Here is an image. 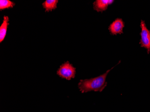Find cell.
Instances as JSON below:
<instances>
[{
	"label": "cell",
	"mask_w": 150,
	"mask_h": 112,
	"mask_svg": "<svg viewBox=\"0 0 150 112\" xmlns=\"http://www.w3.org/2000/svg\"><path fill=\"white\" fill-rule=\"evenodd\" d=\"M114 67L108 70V71L95 78L81 80L78 83V88L82 93H86L91 91L102 92L108 85L106 78L108 73Z\"/></svg>",
	"instance_id": "1"
},
{
	"label": "cell",
	"mask_w": 150,
	"mask_h": 112,
	"mask_svg": "<svg viewBox=\"0 0 150 112\" xmlns=\"http://www.w3.org/2000/svg\"><path fill=\"white\" fill-rule=\"evenodd\" d=\"M76 69L72 64L67 61L60 66L57 70V74L61 78L70 80L75 77Z\"/></svg>",
	"instance_id": "2"
},
{
	"label": "cell",
	"mask_w": 150,
	"mask_h": 112,
	"mask_svg": "<svg viewBox=\"0 0 150 112\" xmlns=\"http://www.w3.org/2000/svg\"><path fill=\"white\" fill-rule=\"evenodd\" d=\"M141 32L140 33L141 39L140 44L141 47L145 48L147 54L150 52V30H148L144 20H141L140 23Z\"/></svg>",
	"instance_id": "3"
},
{
	"label": "cell",
	"mask_w": 150,
	"mask_h": 112,
	"mask_svg": "<svg viewBox=\"0 0 150 112\" xmlns=\"http://www.w3.org/2000/svg\"><path fill=\"white\" fill-rule=\"evenodd\" d=\"M125 27L124 22L121 18H117L110 24L108 29L112 35L123 33V29Z\"/></svg>",
	"instance_id": "4"
},
{
	"label": "cell",
	"mask_w": 150,
	"mask_h": 112,
	"mask_svg": "<svg viewBox=\"0 0 150 112\" xmlns=\"http://www.w3.org/2000/svg\"><path fill=\"white\" fill-rule=\"evenodd\" d=\"M113 0H96L93 3V9L98 12H103L113 3Z\"/></svg>",
	"instance_id": "5"
},
{
	"label": "cell",
	"mask_w": 150,
	"mask_h": 112,
	"mask_svg": "<svg viewBox=\"0 0 150 112\" xmlns=\"http://www.w3.org/2000/svg\"><path fill=\"white\" fill-rule=\"evenodd\" d=\"M9 18L7 16H4L3 22L0 27V42H2L6 35L7 28L9 25Z\"/></svg>",
	"instance_id": "6"
},
{
	"label": "cell",
	"mask_w": 150,
	"mask_h": 112,
	"mask_svg": "<svg viewBox=\"0 0 150 112\" xmlns=\"http://www.w3.org/2000/svg\"><path fill=\"white\" fill-rule=\"evenodd\" d=\"M58 0H46L42 3L43 7L45 12L52 11L57 8Z\"/></svg>",
	"instance_id": "7"
},
{
	"label": "cell",
	"mask_w": 150,
	"mask_h": 112,
	"mask_svg": "<svg viewBox=\"0 0 150 112\" xmlns=\"http://www.w3.org/2000/svg\"><path fill=\"white\" fill-rule=\"evenodd\" d=\"M16 4L9 0H1L0 1V10L12 8Z\"/></svg>",
	"instance_id": "8"
}]
</instances>
